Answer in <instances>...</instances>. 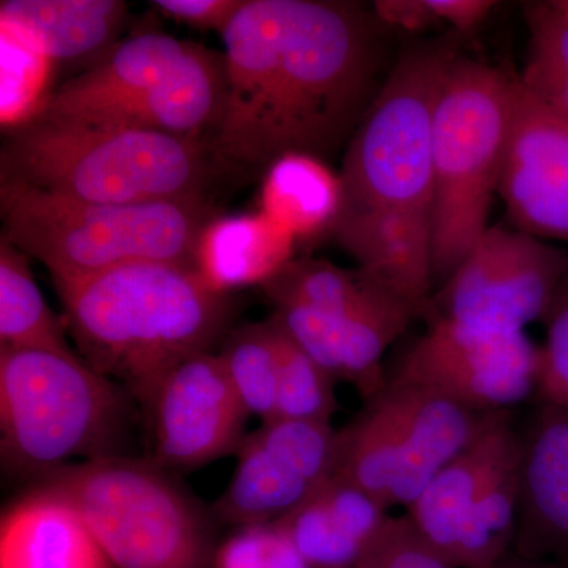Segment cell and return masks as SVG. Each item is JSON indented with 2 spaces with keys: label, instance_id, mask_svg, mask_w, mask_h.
I'll return each instance as SVG.
<instances>
[{
  "label": "cell",
  "instance_id": "obj_29",
  "mask_svg": "<svg viewBox=\"0 0 568 568\" xmlns=\"http://www.w3.org/2000/svg\"><path fill=\"white\" fill-rule=\"evenodd\" d=\"M220 358L250 417L260 418L261 424L275 420L278 349L271 320L235 328Z\"/></svg>",
  "mask_w": 568,
  "mask_h": 568
},
{
  "label": "cell",
  "instance_id": "obj_1",
  "mask_svg": "<svg viewBox=\"0 0 568 568\" xmlns=\"http://www.w3.org/2000/svg\"><path fill=\"white\" fill-rule=\"evenodd\" d=\"M390 29L339 0H246L222 32L226 102L209 148L219 173L263 178L284 155L327 162L386 82Z\"/></svg>",
  "mask_w": 568,
  "mask_h": 568
},
{
  "label": "cell",
  "instance_id": "obj_39",
  "mask_svg": "<svg viewBox=\"0 0 568 568\" xmlns=\"http://www.w3.org/2000/svg\"><path fill=\"white\" fill-rule=\"evenodd\" d=\"M567 3H568V0H567Z\"/></svg>",
  "mask_w": 568,
  "mask_h": 568
},
{
  "label": "cell",
  "instance_id": "obj_27",
  "mask_svg": "<svg viewBox=\"0 0 568 568\" xmlns=\"http://www.w3.org/2000/svg\"><path fill=\"white\" fill-rule=\"evenodd\" d=\"M31 257L0 237V347L71 353L65 327L33 278Z\"/></svg>",
  "mask_w": 568,
  "mask_h": 568
},
{
  "label": "cell",
  "instance_id": "obj_5",
  "mask_svg": "<svg viewBox=\"0 0 568 568\" xmlns=\"http://www.w3.org/2000/svg\"><path fill=\"white\" fill-rule=\"evenodd\" d=\"M126 395L73 351L0 347L3 462L47 476L74 463L115 457L129 420Z\"/></svg>",
  "mask_w": 568,
  "mask_h": 568
},
{
  "label": "cell",
  "instance_id": "obj_11",
  "mask_svg": "<svg viewBox=\"0 0 568 568\" xmlns=\"http://www.w3.org/2000/svg\"><path fill=\"white\" fill-rule=\"evenodd\" d=\"M568 275V252L515 227L489 226L433 294L426 317L497 334L544 321Z\"/></svg>",
  "mask_w": 568,
  "mask_h": 568
},
{
  "label": "cell",
  "instance_id": "obj_13",
  "mask_svg": "<svg viewBox=\"0 0 568 568\" xmlns=\"http://www.w3.org/2000/svg\"><path fill=\"white\" fill-rule=\"evenodd\" d=\"M153 465L196 469L235 454L250 414L226 375L220 354L189 355L163 373L141 399Z\"/></svg>",
  "mask_w": 568,
  "mask_h": 568
},
{
  "label": "cell",
  "instance_id": "obj_35",
  "mask_svg": "<svg viewBox=\"0 0 568 568\" xmlns=\"http://www.w3.org/2000/svg\"><path fill=\"white\" fill-rule=\"evenodd\" d=\"M245 2L246 0H155L152 6L183 24L222 33Z\"/></svg>",
  "mask_w": 568,
  "mask_h": 568
},
{
  "label": "cell",
  "instance_id": "obj_23",
  "mask_svg": "<svg viewBox=\"0 0 568 568\" xmlns=\"http://www.w3.org/2000/svg\"><path fill=\"white\" fill-rule=\"evenodd\" d=\"M295 245L263 212L213 216L197 235L192 264L212 291L231 295L271 282L294 260Z\"/></svg>",
  "mask_w": 568,
  "mask_h": 568
},
{
  "label": "cell",
  "instance_id": "obj_3",
  "mask_svg": "<svg viewBox=\"0 0 568 568\" xmlns=\"http://www.w3.org/2000/svg\"><path fill=\"white\" fill-rule=\"evenodd\" d=\"M0 170L2 181L99 204L205 201L220 175L205 140L89 122L9 133Z\"/></svg>",
  "mask_w": 568,
  "mask_h": 568
},
{
  "label": "cell",
  "instance_id": "obj_21",
  "mask_svg": "<svg viewBox=\"0 0 568 568\" xmlns=\"http://www.w3.org/2000/svg\"><path fill=\"white\" fill-rule=\"evenodd\" d=\"M387 517V508L365 489L332 476L276 523L310 568H353Z\"/></svg>",
  "mask_w": 568,
  "mask_h": 568
},
{
  "label": "cell",
  "instance_id": "obj_4",
  "mask_svg": "<svg viewBox=\"0 0 568 568\" xmlns=\"http://www.w3.org/2000/svg\"><path fill=\"white\" fill-rule=\"evenodd\" d=\"M3 237L47 265L54 286L133 263L192 264L207 201L99 204L0 181Z\"/></svg>",
  "mask_w": 568,
  "mask_h": 568
},
{
  "label": "cell",
  "instance_id": "obj_7",
  "mask_svg": "<svg viewBox=\"0 0 568 568\" xmlns=\"http://www.w3.org/2000/svg\"><path fill=\"white\" fill-rule=\"evenodd\" d=\"M458 43V33H448L413 44L396 59L347 144L339 171L342 213H432L433 121Z\"/></svg>",
  "mask_w": 568,
  "mask_h": 568
},
{
  "label": "cell",
  "instance_id": "obj_10",
  "mask_svg": "<svg viewBox=\"0 0 568 568\" xmlns=\"http://www.w3.org/2000/svg\"><path fill=\"white\" fill-rule=\"evenodd\" d=\"M519 459L521 432L511 410H496L407 508L452 568H491L514 551Z\"/></svg>",
  "mask_w": 568,
  "mask_h": 568
},
{
  "label": "cell",
  "instance_id": "obj_33",
  "mask_svg": "<svg viewBox=\"0 0 568 568\" xmlns=\"http://www.w3.org/2000/svg\"><path fill=\"white\" fill-rule=\"evenodd\" d=\"M541 323L547 336L538 347L536 395L540 405L568 413V275Z\"/></svg>",
  "mask_w": 568,
  "mask_h": 568
},
{
  "label": "cell",
  "instance_id": "obj_32",
  "mask_svg": "<svg viewBox=\"0 0 568 568\" xmlns=\"http://www.w3.org/2000/svg\"><path fill=\"white\" fill-rule=\"evenodd\" d=\"M216 568H310L278 523L241 528L216 552Z\"/></svg>",
  "mask_w": 568,
  "mask_h": 568
},
{
  "label": "cell",
  "instance_id": "obj_2",
  "mask_svg": "<svg viewBox=\"0 0 568 568\" xmlns=\"http://www.w3.org/2000/svg\"><path fill=\"white\" fill-rule=\"evenodd\" d=\"M82 361L141 402L171 366L209 347L233 315L193 264L133 263L55 286Z\"/></svg>",
  "mask_w": 568,
  "mask_h": 568
},
{
  "label": "cell",
  "instance_id": "obj_14",
  "mask_svg": "<svg viewBox=\"0 0 568 568\" xmlns=\"http://www.w3.org/2000/svg\"><path fill=\"white\" fill-rule=\"evenodd\" d=\"M235 454L237 466L216 515L239 528L265 525L290 515L334 476L336 432L275 418L246 435Z\"/></svg>",
  "mask_w": 568,
  "mask_h": 568
},
{
  "label": "cell",
  "instance_id": "obj_38",
  "mask_svg": "<svg viewBox=\"0 0 568 568\" xmlns=\"http://www.w3.org/2000/svg\"><path fill=\"white\" fill-rule=\"evenodd\" d=\"M491 568H568V566L567 564L549 562V560L523 558L517 552L510 551Z\"/></svg>",
  "mask_w": 568,
  "mask_h": 568
},
{
  "label": "cell",
  "instance_id": "obj_34",
  "mask_svg": "<svg viewBox=\"0 0 568 568\" xmlns=\"http://www.w3.org/2000/svg\"><path fill=\"white\" fill-rule=\"evenodd\" d=\"M353 568H452L407 515L388 517Z\"/></svg>",
  "mask_w": 568,
  "mask_h": 568
},
{
  "label": "cell",
  "instance_id": "obj_16",
  "mask_svg": "<svg viewBox=\"0 0 568 568\" xmlns=\"http://www.w3.org/2000/svg\"><path fill=\"white\" fill-rule=\"evenodd\" d=\"M514 551L568 566V413L558 407L540 405L521 432Z\"/></svg>",
  "mask_w": 568,
  "mask_h": 568
},
{
  "label": "cell",
  "instance_id": "obj_20",
  "mask_svg": "<svg viewBox=\"0 0 568 568\" xmlns=\"http://www.w3.org/2000/svg\"><path fill=\"white\" fill-rule=\"evenodd\" d=\"M189 48L190 41L162 32L130 37L104 52L88 70L52 91L36 121H89L132 102L162 80Z\"/></svg>",
  "mask_w": 568,
  "mask_h": 568
},
{
  "label": "cell",
  "instance_id": "obj_9",
  "mask_svg": "<svg viewBox=\"0 0 568 568\" xmlns=\"http://www.w3.org/2000/svg\"><path fill=\"white\" fill-rule=\"evenodd\" d=\"M153 463L106 457L44 476L118 568H201L203 517L190 497Z\"/></svg>",
  "mask_w": 568,
  "mask_h": 568
},
{
  "label": "cell",
  "instance_id": "obj_36",
  "mask_svg": "<svg viewBox=\"0 0 568 568\" xmlns=\"http://www.w3.org/2000/svg\"><path fill=\"white\" fill-rule=\"evenodd\" d=\"M377 20L390 31L424 32L439 24L428 0H379L373 6Z\"/></svg>",
  "mask_w": 568,
  "mask_h": 568
},
{
  "label": "cell",
  "instance_id": "obj_30",
  "mask_svg": "<svg viewBox=\"0 0 568 568\" xmlns=\"http://www.w3.org/2000/svg\"><path fill=\"white\" fill-rule=\"evenodd\" d=\"M0 52H2V97L0 121L3 130L17 132L39 118L50 100L52 67L54 62L31 41L13 29L0 24Z\"/></svg>",
  "mask_w": 568,
  "mask_h": 568
},
{
  "label": "cell",
  "instance_id": "obj_12",
  "mask_svg": "<svg viewBox=\"0 0 568 568\" xmlns=\"http://www.w3.org/2000/svg\"><path fill=\"white\" fill-rule=\"evenodd\" d=\"M428 328L396 365L417 384L477 413L511 410L536 394L538 347L526 332L497 334L426 317Z\"/></svg>",
  "mask_w": 568,
  "mask_h": 568
},
{
  "label": "cell",
  "instance_id": "obj_24",
  "mask_svg": "<svg viewBox=\"0 0 568 568\" xmlns=\"http://www.w3.org/2000/svg\"><path fill=\"white\" fill-rule=\"evenodd\" d=\"M129 14L121 0H2L0 24L13 29L52 62L91 59L114 47Z\"/></svg>",
  "mask_w": 568,
  "mask_h": 568
},
{
  "label": "cell",
  "instance_id": "obj_6",
  "mask_svg": "<svg viewBox=\"0 0 568 568\" xmlns=\"http://www.w3.org/2000/svg\"><path fill=\"white\" fill-rule=\"evenodd\" d=\"M511 80L459 52L433 121V282L457 271L488 230L510 118Z\"/></svg>",
  "mask_w": 568,
  "mask_h": 568
},
{
  "label": "cell",
  "instance_id": "obj_18",
  "mask_svg": "<svg viewBox=\"0 0 568 568\" xmlns=\"http://www.w3.org/2000/svg\"><path fill=\"white\" fill-rule=\"evenodd\" d=\"M332 235L361 271L426 315L435 287L432 213L343 212Z\"/></svg>",
  "mask_w": 568,
  "mask_h": 568
},
{
  "label": "cell",
  "instance_id": "obj_8",
  "mask_svg": "<svg viewBox=\"0 0 568 568\" xmlns=\"http://www.w3.org/2000/svg\"><path fill=\"white\" fill-rule=\"evenodd\" d=\"M364 402L336 432L334 476L365 489L387 510L413 506L491 414L390 376Z\"/></svg>",
  "mask_w": 568,
  "mask_h": 568
},
{
  "label": "cell",
  "instance_id": "obj_31",
  "mask_svg": "<svg viewBox=\"0 0 568 568\" xmlns=\"http://www.w3.org/2000/svg\"><path fill=\"white\" fill-rule=\"evenodd\" d=\"M271 323L278 349L276 418L331 425L338 407L336 381L280 327L274 317Z\"/></svg>",
  "mask_w": 568,
  "mask_h": 568
},
{
  "label": "cell",
  "instance_id": "obj_19",
  "mask_svg": "<svg viewBox=\"0 0 568 568\" xmlns=\"http://www.w3.org/2000/svg\"><path fill=\"white\" fill-rule=\"evenodd\" d=\"M226 91L224 55L190 43L173 69L132 102L82 122L209 141L222 119Z\"/></svg>",
  "mask_w": 568,
  "mask_h": 568
},
{
  "label": "cell",
  "instance_id": "obj_15",
  "mask_svg": "<svg viewBox=\"0 0 568 568\" xmlns=\"http://www.w3.org/2000/svg\"><path fill=\"white\" fill-rule=\"evenodd\" d=\"M497 194L511 227L568 244V119L511 80Z\"/></svg>",
  "mask_w": 568,
  "mask_h": 568
},
{
  "label": "cell",
  "instance_id": "obj_22",
  "mask_svg": "<svg viewBox=\"0 0 568 568\" xmlns=\"http://www.w3.org/2000/svg\"><path fill=\"white\" fill-rule=\"evenodd\" d=\"M78 511L41 487L3 514L0 568H112Z\"/></svg>",
  "mask_w": 568,
  "mask_h": 568
},
{
  "label": "cell",
  "instance_id": "obj_17",
  "mask_svg": "<svg viewBox=\"0 0 568 568\" xmlns=\"http://www.w3.org/2000/svg\"><path fill=\"white\" fill-rule=\"evenodd\" d=\"M274 310L280 327L335 381L353 384L364 399L386 384L383 355L418 316L403 302L351 316H325L297 306Z\"/></svg>",
  "mask_w": 568,
  "mask_h": 568
},
{
  "label": "cell",
  "instance_id": "obj_28",
  "mask_svg": "<svg viewBox=\"0 0 568 568\" xmlns=\"http://www.w3.org/2000/svg\"><path fill=\"white\" fill-rule=\"evenodd\" d=\"M528 58L517 80L523 88L568 119V3H526Z\"/></svg>",
  "mask_w": 568,
  "mask_h": 568
},
{
  "label": "cell",
  "instance_id": "obj_25",
  "mask_svg": "<svg viewBox=\"0 0 568 568\" xmlns=\"http://www.w3.org/2000/svg\"><path fill=\"white\" fill-rule=\"evenodd\" d=\"M260 212L294 235L312 242L334 231L343 209L342 175L327 162L305 153H290L265 171Z\"/></svg>",
  "mask_w": 568,
  "mask_h": 568
},
{
  "label": "cell",
  "instance_id": "obj_37",
  "mask_svg": "<svg viewBox=\"0 0 568 568\" xmlns=\"http://www.w3.org/2000/svg\"><path fill=\"white\" fill-rule=\"evenodd\" d=\"M439 24H447L455 33L476 31L487 21L497 2L491 0H428Z\"/></svg>",
  "mask_w": 568,
  "mask_h": 568
},
{
  "label": "cell",
  "instance_id": "obj_26",
  "mask_svg": "<svg viewBox=\"0 0 568 568\" xmlns=\"http://www.w3.org/2000/svg\"><path fill=\"white\" fill-rule=\"evenodd\" d=\"M263 291L274 308L297 306L325 316L358 315L403 302L358 267L313 257H294Z\"/></svg>",
  "mask_w": 568,
  "mask_h": 568
}]
</instances>
